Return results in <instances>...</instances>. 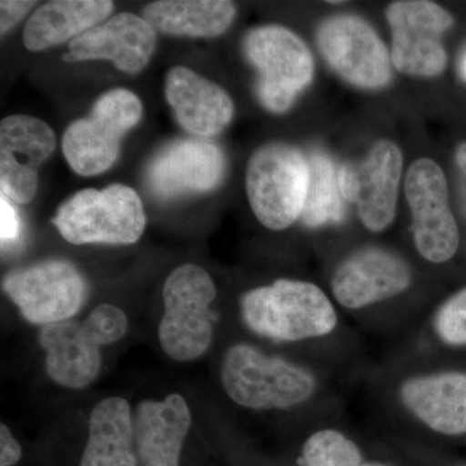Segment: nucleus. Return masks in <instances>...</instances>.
<instances>
[{"label":"nucleus","instance_id":"f257e3e1","mask_svg":"<svg viewBox=\"0 0 466 466\" xmlns=\"http://www.w3.org/2000/svg\"><path fill=\"white\" fill-rule=\"evenodd\" d=\"M241 315L254 333L284 342L328 336L339 323L332 300L318 285L288 279L245 293Z\"/></svg>","mask_w":466,"mask_h":466},{"label":"nucleus","instance_id":"f03ea898","mask_svg":"<svg viewBox=\"0 0 466 466\" xmlns=\"http://www.w3.org/2000/svg\"><path fill=\"white\" fill-rule=\"evenodd\" d=\"M220 377L227 395L251 410L299 406L317 391V380L308 370L249 345L232 346L226 352Z\"/></svg>","mask_w":466,"mask_h":466},{"label":"nucleus","instance_id":"7ed1b4c3","mask_svg":"<svg viewBox=\"0 0 466 466\" xmlns=\"http://www.w3.org/2000/svg\"><path fill=\"white\" fill-rule=\"evenodd\" d=\"M52 223L70 244H134L146 228L137 193L124 184L84 189L58 207Z\"/></svg>","mask_w":466,"mask_h":466},{"label":"nucleus","instance_id":"20e7f679","mask_svg":"<svg viewBox=\"0 0 466 466\" xmlns=\"http://www.w3.org/2000/svg\"><path fill=\"white\" fill-rule=\"evenodd\" d=\"M308 187V159L289 144H267L251 156L247 171L248 198L251 210L267 228L281 231L302 216Z\"/></svg>","mask_w":466,"mask_h":466},{"label":"nucleus","instance_id":"39448f33","mask_svg":"<svg viewBox=\"0 0 466 466\" xmlns=\"http://www.w3.org/2000/svg\"><path fill=\"white\" fill-rule=\"evenodd\" d=\"M217 289L210 275L201 267H177L165 281V314L158 339L168 357L177 361L200 358L213 339L210 303Z\"/></svg>","mask_w":466,"mask_h":466},{"label":"nucleus","instance_id":"423d86ee","mask_svg":"<svg viewBox=\"0 0 466 466\" xmlns=\"http://www.w3.org/2000/svg\"><path fill=\"white\" fill-rule=\"evenodd\" d=\"M245 56L259 73L257 94L266 109L284 113L314 78V57L297 34L280 25L250 30Z\"/></svg>","mask_w":466,"mask_h":466},{"label":"nucleus","instance_id":"0eeeda50","mask_svg":"<svg viewBox=\"0 0 466 466\" xmlns=\"http://www.w3.org/2000/svg\"><path fill=\"white\" fill-rule=\"evenodd\" d=\"M143 115L139 97L125 88L108 91L96 100L90 116L73 122L63 137L67 164L82 177L104 173L119 155L122 137Z\"/></svg>","mask_w":466,"mask_h":466},{"label":"nucleus","instance_id":"6e6552de","mask_svg":"<svg viewBox=\"0 0 466 466\" xmlns=\"http://www.w3.org/2000/svg\"><path fill=\"white\" fill-rule=\"evenodd\" d=\"M404 192L420 256L431 263L449 262L458 253L460 232L450 207L446 174L433 159H417L408 168Z\"/></svg>","mask_w":466,"mask_h":466},{"label":"nucleus","instance_id":"1a4fd4ad","mask_svg":"<svg viewBox=\"0 0 466 466\" xmlns=\"http://www.w3.org/2000/svg\"><path fill=\"white\" fill-rule=\"evenodd\" d=\"M392 33L391 61L408 76L433 78L446 70L449 56L441 35L455 24L452 15L426 0L391 3L386 11Z\"/></svg>","mask_w":466,"mask_h":466},{"label":"nucleus","instance_id":"9d476101","mask_svg":"<svg viewBox=\"0 0 466 466\" xmlns=\"http://www.w3.org/2000/svg\"><path fill=\"white\" fill-rule=\"evenodd\" d=\"M3 290L27 321L50 325L75 317L84 305L87 285L72 263L51 259L9 272Z\"/></svg>","mask_w":466,"mask_h":466},{"label":"nucleus","instance_id":"9b49d317","mask_svg":"<svg viewBox=\"0 0 466 466\" xmlns=\"http://www.w3.org/2000/svg\"><path fill=\"white\" fill-rule=\"evenodd\" d=\"M401 167L400 147L390 140H380L358 164L339 168L343 198L357 205L361 223L370 231H385L394 220Z\"/></svg>","mask_w":466,"mask_h":466},{"label":"nucleus","instance_id":"f8f14e48","mask_svg":"<svg viewBox=\"0 0 466 466\" xmlns=\"http://www.w3.org/2000/svg\"><path fill=\"white\" fill-rule=\"evenodd\" d=\"M318 45L329 66L351 85L377 90L391 81L388 48L361 18L343 15L325 21Z\"/></svg>","mask_w":466,"mask_h":466},{"label":"nucleus","instance_id":"ddd939ff","mask_svg":"<svg viewBox=\"0 0 466 466\" xmlns=\"http://www.w3.org/2000/svg\"><path fill=\"white\" fill-rule=\"evenodd\" d=\"M56 148L50 126L29 116H11L0 124V187L2 195L18 204L33 200L38 171Z\"/></svg>","mask_w":466,"mask_h":466},{"label":"nucleus","instance_id":"4468645a","mask_svg":"<svg viewBox=\"0 0 466 466\" xmlns=\"http://www.w3.org/2000/svg\"><path fill=\"white\" fill-rule=\"evenodd\" d=\"M410 284L412 271L406 260L381 248H364L337 267L332 291L343 308L359 309L394 299Z\"/></svg>","mask_w":466,"mask_h":466},{"label":"nucleus","instance_id":"2eb2a0df","mask_svg":"<svg viewBox=\"0 0 466 466\" xmlns=\"http://www.w3.org/2000/svg\"><path fill=\"white\" fill-rule=\"evenodd\" d=\"M226 171V158L216 144L179 140L168 144L150 162L147 180L162 200L213 191Z\"/></svg>","mask_w":466,"mask_h":466},{"label":"nucleus","instance_id":"dca6fc26","mask_svg":"<svg viewBox=\"0 0 466 466\" xmlns=\"http://www.w3.org/2000/svg\"><path fill=\"white\" fill-rule=\"evenodd\" d=\"M156 43L157 34L148 21L124 12L73 39L63 60L112 61L121 72L137 75L149 63Z\"/></svg>","mask_w":466,"mask_h":466},{"label":"nucleus","instance_id":"f3484780","mask_svg":"<svg viewBox=\"0 0 466 466\" xmlns=\"http://www.w3.org/2000/svg\"><path fill=\"white\" fill-rule=\"evenodd\" d=\"M165 94L177 122L188 133L214 137L232 121L235 106L229 95L188 67L168 72Z\"/></svg>","mask_w":466,"mask_h":466},{"label":"nucleus","instance_id":"a211bd4d","mask_svg":"<svg viewBox=\"0 0 466 466\" xmlns=\"http://www.w3.org/2000/svg\"><path fill=\"white\" fill-rule=\"evenodd\" d=\"M403 406L431 431L444 435L466 433V373L440 372L401 383Z\"/></svg>","mask_w":466,"mask_h":466},{"label":"nucleus","instance_id":"6ab92c4d","mask_svg":"<svg viewBox=\"0 0 466 466\" xmlns=\"http://www.w3.org/2000/svg\"><path fill=\"white\" fill-rule=\"evenodd\" d=\"M191 412L179 394L137 406L134 438L142 466H179L184 440L191 428Z\"/></svg>","mask_w":466,"mask_h":466},{"label":"nucleus","instance_id":"aec40b11","mask_svg":"<svg viewBox=\"0 0 466 466\" xmlns=\"http://www.w3.org/2000/svg\"><path fill=\"white\" fill-rule=\"evenodd\" d=\"M38 341L46 352V370L58 385L84 389L100 370V346L86 332L84 323L66 320L45 325Z\"/></svg>","mask_w":466,"mask_h":466},{"label":"nucleus","instance_id":"412c9836","mask_svg":"<svg viewBox=\"0 0 466 466\" xmlns=\"http://www.w3.org/2000/svg\"><path fill=\"white\" fill-rule=\"evenodd\" d=\"M113 11L108 0H55L34 12L24 27L26 50L39 52L99 25Z\"/></svg>","mask_w":466,"mask_h":466},{"label":"nucleus","instance_id":"4be33fe9","mask_svg":"<svg viewBox=\"0 0 466 466\" xmlns=\"http://www.w3.org/2000/svg\"><path fill=\"white\" fill-rule=\"evenodd\" d=\"M134 441L130 404L124 398H106L92 410L81 466H137Z\"/></svg>","mask_w":466,"mask_h":466},{"label":"nucleus","instance_id":"5701e85b","mask_svg":"<svg viewBox=\"0 0 466 466\" xmlns=\"http://www.w3.org/2000/svg\"><path fill=\"white\" fill-rule=\"evenodd\" d=\"M236 7L226 0H159L143 9L155 30L171 35L211 38L231 26Z\"/></svg>","mask_w":466,"mask_h":466},{"label":"nucleus","instance_id":"b1692460","mask_svg":"<svg viewBox=\"0 0 466 466\" xmlns=\"http://www.w3.org/2000/svg\"><path fill=\"white\" fill-rule=\"evenodd\" d=\"M308 164V196L300 219L311 228L342 223L346 210L339 188V168L329 156L321 152L312 153Z\"/></svg>","mask_w":466,"mask_h":466},{"label":"nucleus","instance_id":"393cba45","mask_svg":"<svg viewBox=\"0 0 466 466\" xmlns=\"http://www.w3.org/2000/svg\"><path fill=\"white\" fill-rule=\"evenodd\" d=\"M299 461L303 466H363L357 444L333 429L312 434L303 446Z\"/></svg>","mask_w":466,"mask_h":466},{"label":"nucleus","instance_id":"a878e982","mask_svg":"<svg viewBox=\"0 0 466 466\" xmlns=\"http://www.w3.org/2000/svg\"><path fill=\"white\" fill-rule=\"evenodd\" d=\"M434 327L441 341L452 346L466 345V288L443 303Z\"/></svg>","mask_w":466,"mask_h":466},{"label":"nucleus","instance_id":"bb28decb","mask_svg":"<svg viewBox=\"0 0 466 466\" xmlns=\"http://www.w3.org/2000/svg\"><path fill=\"white\" fill-rule=\"evenodd\" d=\"M88 336L99 346L119 341L127 332V317L121 309L113 305L97 306L84 321Z\"/></svg>","mask_w":466,"mask_h":466},{"label":"nucleus","instance_id":"cd10ccee","mask_svg":"<svg viewBox=\"0 0 466 466\" xmlns=\"http://www.w3.org/2000/svg\"><path fill=\"white\" fill-rule=\"evenodd\" d=\"M0 235L3 247H5V244H12L20 236V219L16 208L5 195L0 196Z\"/></svg>","mask_w":466,"mask_h":466},{"label":"nucleus","instance_id":"c85d7f7f","mask_svg":"<svg viewBox=\"0 0 466 466\" xmlns=\"http://www.w3.org/2000/svg\"><path fill=\"white\" fill-rule=\"evenodd\" d=\"M35 5V2H11V0H3L0 2V32L7 33L18 21L21 20L27 12Z\"/></svg>","mask_w":466,"mask_h":466},{"label":"nucleus","instance_id":"c756f323","mask_svg":"<svg viewBox=\"0 0 466 466\" xmlns=\"http://www.w3.org/2000/svg\"><path fill=\"white\" fill-rule=\"evenodd\" d=\"M21 456H23V450L18 441L12 437L7 426L0 425V466L17 464Z\"/></svg>","mask_w":466,"mask_h":466},{"label":"nucleus","instance_id":"7c9ffc66","mask_svg":"<svg viewBox=\"0 0 466 466\" xmlns=\"http://www.w3.org/2000/svg\"><path fill=\"white\" fill-rule=\"evenodd\" d=\"M456 164L466 177V142L460 144L455 153Z\"/></svg>","mask_w":466,"mask_h":466},{"label":"nucleus","instance_id":"2f4dec72","mask_svg":"<svg viewBox=\"0 0 466 466\" xmlns=\"http://www.w3.org/2000/svg\"><path fill=\"white\" fill-rule=\"evenodd\" d=\"M460 76L466 84V51L462 55L461 61H460Z\"/></svg>","mask_w":466,"mask_h":466},{"label":"nucleus","instance_id":"473e14b6","mask_svg":"<svg viewBox=\"0 0 466 466\" xmlns=\"http://www.w3.org/2000/svg\"><path fill=\"white\" fill-rule=\"evenodd\" d=\"M363 466H386V465L380 464V462H370V464H364Z\"/></svg>","mask_w":466,"mask_h":466}]
</instances>
